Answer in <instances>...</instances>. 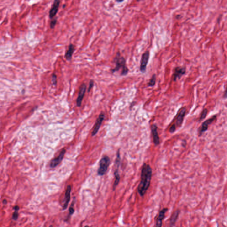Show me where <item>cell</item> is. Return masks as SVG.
Here are the masks:
<instances>
[{"instance_id": "27", "label": "cell", "mask_w": 227, "mask_h": 227, "mask_svg": "<svg viewBox=\"0 0 227 227\" xmlns=\"http://www.w3.org/2000/svg\"><path fill=\"white\" fill-rule=\"evenodd\" d=\"M122 1H123V0H121V1H119H119H117V0H116V2H118V3H119V2H122Z\"/></svg>"}, {"instance_id": "16", "label": "cell", "mask_w": 227, "mask_h": 227, "mask_svg": "<svg viewBox=\"0 0 227 227\" xmlns=\"http://www.w3.org/2000/svg\"><path fill=\"white\" fill-rule=\"evenodd\" d=\"M75 50V46L73 44H70L69 46L68 50L65 54V57L67 60L72 59V55Z\"/></svg>"}, {"instance_id": "21", "label": "cell", "mask_w": 227, "mask_h": 227, "mask_svg": "<svg viewBox=\"0 0 227 227\" xmlns=\"http://www.w3.org/2000/svg\"><path fill=\"white\" fill-rule=\"evenodd\" d=\"M208 113V110L207 109H205L203 111H202V113L201 115L200 120H202L203 119H205Z\"/></svg>"}, {"instance_id": "12", "label": "cell", "mask_w": 227, "mask_h": 227, "mask_svg": "<svg viewBox=\"0 0 227 227\" xmlns=\"http://www.w3.org/2000/svg\"><path fill=\"white\" fill-rule=\"evenodd\" d=\"M72 188L71 186L69 185L66 189L65 193V197H64V201L63 205V210H65L67 208L69 203L71 197V192Z\"/></svg>"}, {"instance_id": "4", "label": "cell", "mask_w": 227, "mask_h": 227, "mask_svg": "<svg viewBox=\"0 0 227 227\" xmlns=\"http://www.w3.org/2000/svg\"><path fill=\"white\" fill-rule=\"evenodd\" d=\"M149 51L145 52L142 56L140 61V70L141 72L145 73L146 72V68L149 62Z\"/></svg>"}, {"instance_id": "6", "label": "cell", "mask_w": 227, "mask_h": 227, "mask_svg": "<svg viewBox=\"0 0 227 227\" xmlns=\"http://www.w3.org/2000/svg\"><path fill=\"white\" fill-rule=\"evenodd\" d=\"M87 90V86L84 83L82 84L79 87V92L78 98L76 100L77 106L79 107L81 106L82 101L84 97L85 94Z\"/></svg>"}, {"instance_id": "17", "label": "cell", "mask_w": 227, "mask_h": 227, "mask_svg": "<svg viewBox=\"0 0 227 227\" xmlns=\"http://www.w3.org/2000/svg\"><path fill=\"white\" fill-rule=\"evenodd\" d=\"M114 175L115 176V182L113 185V190H115L117 186L118 185V183L119 182L120 179V177L119 174L118 173V169H117L115 170V172L114 173Z\"/></svg>"}, {"instance_id": "28", "label": "cell", "mask_w": 227, "mask_h": 227, "mask_svg": "<svg viewBox=\"0 0 227 227\" xmlns=\"http://www.w3.org/2000/svg\"><path fill=\"white\" fill-rule=\"evenodd\" d=\"M65 5H63V8H65Z\"/></svg>"}, {"instance_id": "24", "label": "cell", "mask_w": 227, "mask_h": 227, "mask_svg": "<svg viewBox=\"0 0 227 227\" xmlns=\"http://www.w3.org/2000/svg\"><path fill=\"white\" fill-rule=\"evenodd\" d=\"M74 211H75V210H74V205H72H72H71L70 207L69 208V213H70V215H72L74 213Z\"/></svg>"}, {"instance_id": "25", "label": "cell", "mask_w": 227, "mask_h": 227, "mask_svg": "<svg viewBox=\"0 0 227 227\" xmlns=\"http://www.w3.org/2000/svg\"><path fill=\"white\" fill-rule=\"evenodd\" d=\"M176 127H175V125L174 124L173 125H172L170 129H169V132L171 133H173L174 132H175V131L176 130Z\"/></svg>"}, {"instance_id": "30", "label": "cell", "mask_w": 227, "mask_h": 227, "mask_svg": "<svg viewBox=\"0 0 227 227\" xmlns=\"http://www.w3.org/2000/svg\"><path fill=\"white\" fill-rule=\"evenodd\" d=\"M49 227H53V226H52V225H51V226H50Z\"/></svg>"}, {"instance_id": "14", "label": "cell", "mask_w": 227, "mask_h": 227, "mask_svg": "<svg viewBox=\"0 0 227 227\" xmlns=\"http://www.w3.org/2000/svg\"><path fill=\"white\" fill-rule=\"evenodd\" d=\"M151 132L152 134L153 141L155 146H157L159 144V137L158 127L155 124H153L151 127Z\"/></svg>"}, {"instance_id": "18", "label": "cell", "mask_w": 227, "mask_h": 227, "mask_svg": "<svg viewBox=\"0 0 227 227\" xmlns=\"http://www.w3.org/2000/svg\"><path fill=\"white\" fill-rule=\"evenodd\" d=\"M14 212H13V216L12 218L13 220L14 221H16L17 220L18 218V211H19V207L18 205H16L14 207Z\"/></svg>"}, {"instance_id": "8", "label": "cell", "mask_w": 227, "mask_h": 227, "mask_svg": "<svg viewBox=\"0 0 227 227\" xmlns=\"http://www.w3.org/2000/svg\"><path fill=\"white\" fill-rule=\"evenodd\" d=\"M216 115H214L211 118L207 119V120H206L203 123L202 126L200 129L199 133L200 136H201L204 132L207 131L208 129V125L211 124V123L216 119Z\"/></svg>"}, {"instance_id": "29", "label": "cell", "mask_w": 227, "mask_h": 227, "mask_svg": "<svg viewBox=\"0 0 227 227\" xmlns=\"http://www.w3.org/2000/svg\"><path fill=\"white\" fill-rule=\"evenodd\" d=\"M84 227H89V226H87V225H86V226H85Z\"/></svg>"}, {"instance_id": "7", "label": "cell", "mask_w": 227, "mask_h": 227, "mask_svg": "<svg viewBox=\"0 0 227 227\" xmlns=\"http://www.w3.org/2000/svg\"><path fill=\"white\" fill-rule=\"evenodd\" d=\"M65 152V149H62L60 153H59V155L57 157H56V158L53 159V160H52L50 164V167L51 168H55L58 165H59L60 162L62 161Z\"/></svg>"}, {"instance_id": "2", "label": "cell", "mask_w": 227, "mask_h": 227, "mask_svg": "<svg viewBox=\"0 0 227 227\" xmlns=\"http://www.w3.org/2000/svg\"><path fill=\"white\" fill-rule=\"evenodd\" d=\"M114 61L115 63V68L112 69L111 72L112 73L118 72L121 69V75L125 76L128 74L129 69L126 65V60L124 57L121 56L119 52H117L115 57L114 59Z\"/></svg>"}, {"instance_id": "19", "label": "cell", "mask_w": 227, "mask_h": 227, "mask_svg": "<svg viewBox=\"0 0 227 227\" xmlns=\"http://www.w3.org/2000/svg\"><path fill=\"white\" fill-rule=\"evenodd\" d=\"M156 80V75L154 74L152 76V77L150 79L149 83H148V86L151 87L154 86L155 85Z\"/></svg>"}, {"instance_id": "11", "label": "cell", "mask_w": 227, "mask_h": 227, "mask_svg": "<svg viewBox=\"0 0 227 227\" xmlns=\"http://www.w3.org/2000/svg\"><path fill=\"white\" fill-rule=\"evenodd\" d=\"M168 210V208H163L162 210L159 211L158 216L157 218V220H156L155 227H162V221L165 218V214L166 212Z\"/></svg>"}, {"instance_id": "3", "label": "cell", "mask_w": 227, "mask_h": 227, "mask_svg": "<svg viewBox=\"0 0 227 227\" xmlns=\"http://www.w3.org/2000/svg\"><path fill=\"white\" fill-rule=\"evenodd\" d=\"M110 159L107 156H105L101 159L100 162V167L98 170V174L100 176H103L106 174L109 167Z\"/></svg>"}, {"instance_id": "26", "label": "cell", "mask_w": 227, "mask_h": 227, "mask_svg": "<svg viewBox=\"0 0 227 227\" xmlns=\"http://www.w3.org/2000/svg\"><path fill=\"white\" fill-rule=\"evenodd\" d=\"M3 202L4 204H5V205H6V204H7V200H6V199H4L3 201Z\"/></svg>"}, {"instance_id": "10", "label": "cell", "mask_w": 227, "mask_h": 227, "mask_svg": "<svg viewBox=\"0 0 227 227\" xmlns=\"http://www.w3.org/2000/svg\"><path fill=\"white\" fill-rule=\"evenodd\" d=\"M60 3V1L58 0H56L54 1L49 13V16L50 19H53V17L56 16L57 13H58Z\"/></svg>"}, {"instance_id": "20", "label": "cell", "mask_w": 227, "mask_h": 227, "mask_svg": "<svg viewBox=\"0 0 227 227\" xmlns=\"http://www.w3.org/2000/svg\"><path fill=\"white\" fill-rule=\"evenodd\" d=\"M52 82L53 86H56L57 84V76L56 74L53 73L52 75Z\"/></svg>"}, {"instance_id": "23", "label": "cell", "mask_w": 227, "mask_h": 227, "mask_svg": "<svg viewBox=\"0 0 227 227\" xmlns=\"http://www.w3.org/2000/svg\"><path fill=\"white\" fill-rule=\"evenodd\" d=\"M94 85V82L93 80H90V83H89V87L88 88V90H87V92L88 93L90 91L91 88L93 87Z\"/></svg>"}, {"instance_id": "13", "label": "cell", "mask_w": 227, "mask_h": 227, "mask_svg": "<svg viewBox=\"0 0 227 227\" xmlns=\"http://www.w3.org/2000/svg\"><path fill=\"white\" fill-rule=\"evenodd\" d=\"M185 113H186L185 108L184 107L180 110V111L177 115V118L176 121V124H174L176 127H180L183 121L185 115Z\"/></svg>"}, {"instance_id": "1", "label": "cell", "mask_w": 227, "mask_h": 227, "mask_svg": "<svg viewBox=\"0 0 227 227\" xmlns=\"http://www.w3.org/2000/svg\"><path fill=\"white\" fill-rule=\"evenodd\" d=\"M152 175V170L150 166L146 163H144L141 171V181L137 187V192L140 196L143 197L145 195L149 188Z\"/></svg>"}, {"instance_id": "5", "label": "cell", "mask_w": 227, "mask_h": 227, "mask_svg": "<svg viewBox=\"0 0 227 227\" xmlns=\"http://www.w3.org/2000/svg\"><path fill=\"white\" fill-rule=\"evenodd\" d=\"M186 73V69L185 67H177L174 69L173 73V80L176 81L177 79H180Z\"/></svg>"}, {"instance_id": "22", "label": "cell", "mask_w": 227, "mask_h": 227, "mask_svg": "<svg viewBox=\"0 0 227 227\" xmlns=\"http://www.w3.org/2000/svg\"><path fill=\"white\" fill-rule=\"evenodd\" d=\"M57 23V18H53L50 22V28L51 29H54Z\"/></svg>"}, {"instance_id": "9", "label": "cell", "mask_w": 227, "mask_h": 227, "mask_svg": "<svg viewBox=\"0 0 227 227\" xmlns=\"http://www.w3.org/2000/svg\"><path fill=\"white\" fill-rule=\"evenodd\" d=\"M105 117V115L103 113H101L99 115L98 118L97 119L94 125L93 130L92 132V135L94 136L96 134L97 132L99 130V129L101 125L102 124L103 121L104 120Z\"/></svg>"}, {"instance_id": "15", "label": "cell", "mask_w": 227, "mask_h": 227, "mask_svg": "<svg viewBox=\"0 0 227 227\" xmlns=\"http://www.w3.org/2000/svg\"><path fill=\"white\" fill-rule=\"evenodd\" d=\"M180 212V210L177 209L173 213L170 219L169 227H173L174 226L178 218L179 217Z\"/></svg>"}]
</instances>
